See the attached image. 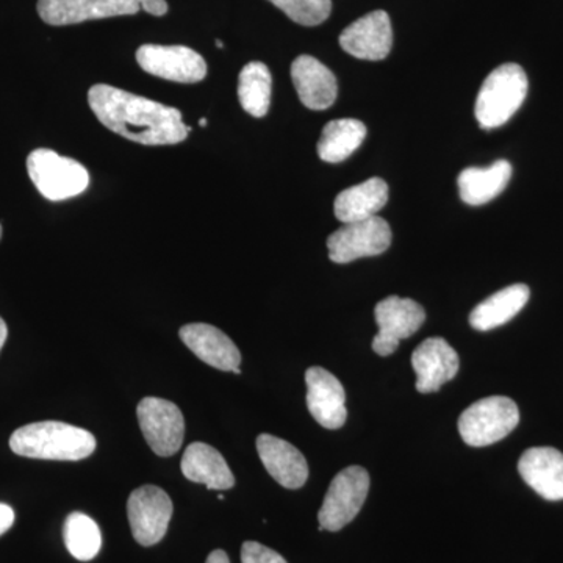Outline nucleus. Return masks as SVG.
Returning a JSON list of instances; mask_svg holds the SVG:
<instances>
[{"label": "nucleus", "instance_id": "f8f14e48", "mask_svg": "<svg viewBox=\"0 0 563 563\" xmlns=\"http://www.w3.org/2000/svg\"><path fill=\"white\" fill-rule=\"evenodd\" d=\"M136 62L151 76L177 84H198L207 76L202 55L187 46L144 44L136 51Z\"/></svg>", "mask_w": 563, "mask_h": 563}, {"label": "nucleus", "instance_id": "dca6fc26", "mask_svg": "<svg viewBox=\"0 0 563 563\" xmlns=\"http://www.w3.org/2000/svg\"><path fill=\"white\" fill-rule=\"evenodd\" d=\"M179 336L181 342L187 344L188 350L207 365L221 372L242 374L240 369L242 354L239 347L214 325L192 322L180 329Z\"/></svg>", "mask_w": 563, "mask_h": 563}, {"label": "nucleus", "instance_id": "39448f33", "mask_svg": "<svg viewBox=\"0 0 563 563\" xmlns=\"http://www.w3.org/2000/svg\"><path fill=\"white\" fill-rule=\"evenodd\" d=\"M27 172L36 190L54 202L76 198L90 185V174L81 163L51 150L33 151Z\"/></svg>", "mask_w": 563, "mask_h": 563}, {"label": "nucleus", "instance_id": "f3484780", "mask_svg": "<svg viewBox=\"0 0 563 563\" xmlns=\"http://www.w3.org/2000/svg\"><path fill=\"white\" fill-rule=\"evenodd\" d=\"M257 451L266 472L282 487L301 488L309 479V465L298 448L279 437L262 433L257 439Z\"/></svg>", "mask_w": 563, "mask_h": 563}, {"label": "nucleus", "instance_id": "bb28decb", "mask_svg": "<svg viewBox=\"0 0 563 563\" xmlns=\"http://www.w3.org/2000/svg\"><path fill=\"white\" fill-rule=\"evenodd\" d=\"M296 24L314 27L331 16V0H269Z\"/></svg>", "mask_w": 563, "mask_h": 563}, {"label": "nucleus", "instance_id": "2f4dec72", "mask_svg": "<svg viewBox=\"0 0 563 563\" xmlns=\"http://www.w3.org/2000/svg\"><path fill=\"white\" fill-rule=\"evenodd\" d=\"M217 46L220 47V49H222V47H224V43H222L221 40H217Z\"/></svg>", "mask_w": 563, "mask_h": 563}, {"label": "nucleus", "instance_id": "423d86ee", "mask_svg": "<svg viewBox=\"0 0 563 563\" xmlns=\"http://www.w3.org/2000/svg\"><path fill=\"white\" fill-rule=\"evenodd\" d=\"M520 422L517 404L506 396L481 399L463 410L459 418V432L463 442L474 448L501 442Z\"/></svg>", "mask_w": 563, "mask_h": 563}, {"label": "nucleus", "instance_id": "a878e982", "mask_svg": "<svg viewBox=\"0 0 563 563\" xmlns=\"http://www.w3.org/2000/svg\"><path fill=\"white\" fill-rule=\"evenodd\" d=\"M63 539L70 555L80 562H90L102 547L101 529L91 517L70 514L63 526Z\"/></svg>", "mask_w": 563, "mask_h": 563}, {"label": "nucleus", "instance_id": "ddd939ff", "mask_svg": "<svg viewBox=\"0 0 563 563\" xmlns=\"http://www.w3.org/2000/svg\"><path fill=\"white\" fill-rule=\"evenodd\" d=\"M340 46L352 57L379 62L388 57L393 46V29L387 11L365 14L340 35Z\"/></svg>", "mask_w": 563, "mask_h": 563}, {"label": "nucleus", "instance_id": "b1692460", "mask_svg": "<svg viewBox=\"0 0 563 563\" xmlns=\"http://www.w3.org/2000/svg\"><path fill=\"white\" fill-rule=\"evenodd\" d=\"M366 128L357 120L328 122L318 141V155L322 162L342 163L350 158L365 141Z\"/></svg>", "mask_w": 563, "mask_h": 563}, {"label": "nucleus", "instance_id": "9d476101", "mask_svg": "<svg viewBox=\"0 0 563 563\" xmlns=\"http://www.w3.org/2000/svg\"><path fill=\"white\" fill-rule=\"evenodd\" d=\"M128 517L136 542L143 547L157 544L166 536L172 521V498L155 485H143L129 496Z\"/></svg>", "mask_w": 563, "mask_h": 563}, {"label": "nucleus", "instance_id": "1a4fd4ad", "mask_svg": "<svg viewBox=\"0 0 563 563\" xmlns=\"http://www.w3.org/2000/svg\"><path fill=\"white\" fill-rule=\"evenodd\" d=\"M136 415L144 440L155 454L169 457L180 450L185 420L176 404L162 398H144L136 407Z\"/></svg>", "mask_w": 563, "mask_h": 563}, {"label": "nucleus", "instance_id": "c85d7f7f", "mask_svg": "<svg viewBox=\"0 0 563 563\" xmlns=\"http://www.w3.org/2000/svg\"><path fill=\"white\" fill-rule=\"evenodd\" d=\"M14 523V510L9 504L0 503V536H3Z\"/></svg>", "mask_w": 563, "mask_h": 563}, {"label": "nucleus", "instance_id": "4be33fe9", "mask_svg": "<svg viewBox=\"0 0 563 563\" xmlns=\"http://www.w3.org/2000/svg\"><path fill=\"white\" fill-rule=\"evenodd\" d=\"M512 177V165L498 161L488 168H466L459 174L457 185L461 199L468 206H484L506 190Z\"/></svg>", "mask_w": 563, "mask_h": 563}, {"label": "nucleus", "instance_id": "20e7f679", "mask_svg": "<svg viewBox=\"0 0 563 563\" xmlns=\"http://www.w3.org/2000/svg\"><path fill=\"white\" fill-rule=\"evenodd\" d=\"M140 10L152 16H165L168 13V3L166 0H38L41 20L49 25L131 16Z\"/></svg>", "mask_w": 563, "mask_h": 563}, {"label": "nucleus", "instance_id": "7ed1b4c3", "mask_svg": "<svg viewBox=\"0 0 563 563\" xmlns=\"http://www.w3.org/2000/svg\"><path fill=\"white\" fill-rule=\"evenodd\" d=\"M529 81L517 63H506L488 74L476 98L474 114L485 131L501 128L523 106Z\"/></svg>", "mask_w": 563, "mask_h": 563}, {"label": "nucleus", "instance_id": "2eb2a0df", "mask_svg": "<svg viewBox=\"0 0 563 563\" xmlns=\"http://www.w3.org/2000/svg\"><path fill=\"white\" fill-rule=\"evenodd\" d=\"M412 366L417 373V390L435 393L454 379L461 368V358L446 340L432 336L413 351Z\"/></svg>", "mask_w": 563, "mask_h": 563}, {"label": "nucleus", "instance_id": "a211bd4d", "mask_svg": "<svg viewBox=\"0 0 563 563\" xmlns=\"http://www.w3.org/2000/svg\"><path fill=\"white\" fill-rule=\"evenodd\" d=\"M291 79L307 109L328 110L339 95V84L328 66L310 55H301L291 65Z\"/></svg>", "mask_w": 563, "mask_h": 563}, {"label": "nucleus", "instance_id": "7c9ffc66", "mask_svg": "<svg viewBox=\"0 0 563 563\" xmlns=\"http://www.w3.org/2000/svg\"><path fill=\"white\" fill-rule=\"evenodd\" d=\"M7 336H9V328H7L5 321L0 318V351L7 342Z\"/></svg>", "mask_w": 563, "mask_h": 563}, {"label": "nucleus", "instance_id": "f03ea898", "mask_svg": "<svg viewBox=\"0 0 563 563\" xmlns=\"http://www.w3.org/2000/svg\"><path fill=\"white\" fill-rule=\"evenodd\" d=\"M10 448L22 457L77 462L95 453L96 439L91 432L77 426L62 421H40L14 431Z\"/></svg>", "mask_w": 563, "mask_h": 563}, {"label": "nucleus", "instance_id": "c756f323", "mask_svg": "<svg viewBox=\"0 0 563 563\" xmlns=\"http://www.w3.org/2000/svg\"><path fill=\"white\" fill-rule=\"evenodd\" d=\"M206 563H231V561H229V555L225 554V551L217 550L210 553Z\"/></svg>", "mask_w": 563, "mask_h": 563}, {"label": "nucleus", "instance_id": "cd10ccee", "mask_svg": "<svg viewBox=\"0 0 563 563\" xmlns=\"http://www.w3.org/2000/svg\"><path fill=\"white\" fill-rule=\"evenodd\" d=\"M242 563H288L276 551L265 544L244 542L242 547Z\"/></svg>", "mask_w": 563, "mask_h": 563}, {"label": "nucleus", "instance_id": "6e6552de", "mask_svg": "<svg viewBox=\"0 0 563 563\" xmlns=\"http://www.w3.org/2000/svg\"><path fill=\"white\" fill-rule=\"evenodd\" d=\"M391 244V229L383 218L350 222L328 239L329 258L333 263H351L384 254Z\"/></svg>", "mask_w": 563, "mask_h": 563}, {"label": "nucleus", "instance_id": "6ab92c4d", "mask_svg": "<svg viewBox=\"0 0 563 563\" xmlns=\"http://www.w3.org/2000/svg\"><path fill=\"white\" fill-rule=\"evenodd\" d=\"M518 472L533 492L548 501L563 499V454L554 448H531L518 462Z\"/></svg>", "mask_w": 563, "mask_h": 563}, {"label": "nucleus", "instance_id": "72a5a7b5", "mask_svg": "<svg viewBox=\"0 0 563 563\" xmlns=\"http://www.w3.org/2000/svg\"><path fill=\"white\" fill-rule=\"evenodd\" d=\"M0 239H2V225H0Z\"/></svg>", "mask_w": 563, "mask_h": 563}, {"label": "nucleus", "instance_id": "473e14b6", "mask_svg": "<svg viewBox=\"0 0 563 563\" xmlns=\"http://www.w3.org/2000/svg\"><path fill=\"white\" fill-rule=\"evenodd\" d=\"M199 125H201V128H206V125H207L206 118H202L201 122H199Z\"/></svg>", "mask_w": 563, "mask_h": 563}, {"label": "nucleus", "instance_id": "5701e85b", "mask_svg": "<svg viewBox=\"0 0 563 563\" xmlns=\"http://www.w3.org/2000/svg\"><path fill=\"white\" fill-rule=\"evenodd\" d=\"M528 285L515 284L495 292L490 298L481 302L470 314V324L473 329L481 332L492 331L499 328L510 320H514L529 301Z\"/></svg>", "mask_w": 563, "mask_h": 563}, {"label": "nucleus", "instance_id": "4468645a", "mask_svg": "<svg viewBox=\"0 0 563 563\" xmlns=\"http://www.w3.org/2000/svg\"><path fill=\"white\" fill-rule=\"evenodd\" d=\"M307 407L318 424L325 429L343 428L347 420L346 393L342 383L321 366L306 373Z\"/></svg>", "mask_w": 563, "mask_h": 563}, {"label": "nucleus", "instance_id": "9b49d317", "mask_svg": "<svg viewBox=\"0 0 563 563\" xmlns=\"http://www.w3.org/2000/svg\"><path fill=\"white\" fill-rule=\"evenodd\" d=\"M379 332L374 336L373 350L380 357H388L398 350L401 340L420 331L426 321L424 309L413 299L388 296L374 309Z\"/></svg>", "mask_w": 563, "mask_h": 563}, {"label": "nucleus", "instance_id": "f257e3e1", "mask_svg": "<svg viewBox=\"0 0 563 563\" xmlns=\"http://www.w3.org/2000/svg\"><path fill=\"white\" fill-rule=\"evenodd\" d=\"M92 113L111 132L146 144L166 146L187 140L188 128L179 110L141 98L110 85L98 84L88 91Z\"/></svg>", "mask_w": 563, "mask_h": 563}, {"label": "nucleus", "instance_id": "aec40b11", "mask_svg": "<svg viewBox=\"0 0 563 563\" xmlns=\"http://www.w3.org/2000/svg\"><path fill=\"white\" fill-rule=\"evenodd\" d=\"M181 473L188 481L206 485L209 490H229L235 476L220 451L207 443H191L181 457Z\"/></svg>", "mask_w": 563, "mask_h": 563}, {"label": "nucleus", "instance_id": "0eeeda50", "mask_svg": "<svg viewBox=\"0 0 563 563\" xmlns=\"http://www.w3.org/2000/svg\"><path fill=\"white\" fill-rule=\"evenodd\" d=\"M369 483L368 472L358 465L347 466L336 474L318 512L320 531L339 532L350 525L366 501Z\"/></svg>", "mask_w": 563, "mask_h": 563}, {"label": "nucleus", "instance_id": "393cba45", "mask_svg": "<svg viewBox=\"0 0 563 563\" xmlns=\"http://www.w3.org/2000/svg\"><path fill=\"white\" fill-rule=\"evenodd\" d=\"M273 77L268 66L262 62H251L239 77V99L246 113L263 118L272 106Z\"/></svg>", "mask_w": 563, "mask_h": 563}, {"label": "nucleus", "instance_id": "412c9836", "mask_svg": "<svg viewBox=\"0 0 563 563\" xmlns=\"http://www.w3.org/2000/svg\"><path fill=\"white\" fill-rule=\"evenodd\" d=\"M388 201V185L379 177H373L340 192L335 199L336 220L343 224L369 220L377 217Z\"/></svg>", "mask_w": 563, "mask_h": 563}]
</instances>
